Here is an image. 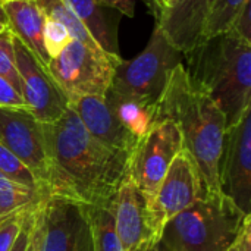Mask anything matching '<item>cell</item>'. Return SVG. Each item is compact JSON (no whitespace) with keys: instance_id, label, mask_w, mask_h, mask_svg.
Instances as JSON below:
<instances>
[{"instance_id":"6da1fadb","label":"cell","mask_w":251,"mask_h":251,"mask_svg":"<svg viewBox=\"0 0 251 251\" xmlns=\"http://www.w3.org/2000/svg\"><path fill=\"white\" fill-rule=\"evenodd\" d=\"M41 131L51 166L50 197L82 206L112 204L129 156L94 138L69 106L59 119L41 124Z\"/></svg>"},{"instance_id":"7a4b0ae2","label":"cell","mask_w":251,"mask_h":251,"mask_svg":"<svg viewBox=\"0 0 251 251\" xmlns=\"http://www.w3.org/2000/svg\"><path fill=\"white\" fill-rule=\"evenodd\" d=\"M176 125L185 149L199 169L204 193H222L219 162L226 132V119L218 104L193 85L184 63L178 65L168 79L159 100V121Z\"/></svg>"},{"instance_id":"3957f363","label":"cell","mask_w":251,"mask_h":251,"mask_svg":"<svg viewBox=\"0 0 251 251\" xmlns=\"http://www.w3.org/2000/svg\"><path fill=\"white\" fill-rule=\"evenodd\" d=\"M190 81L222 110L226 128L251 106V43L229 32L204 40L184 54Z\"/></svg>"},{"instance_id":"277c9868","label":"cell","mask_w":251,"mask_h":251,"mask_svg":"<svg viewBox=\"0 0 251 251\" xmlns=\"http://www.w3.org/2000/svg\"><path fill=\"white\" fill-rule=\"evenodd\" d=\"M250 222L224 193L204 194L165 225L157 251H225Z\"/></svg>"},{"instance_id":"5b68a950","label":"cell","mask_w":251,"mask_h":251,"mask_svg":"<svg viewBox=\"0 0 251 251\" xmlns=\"http://www.w3.org/2000/svg\"><path fill=\"white\" fill-rule=\"evenodd\" d=\"M184 63V54L176 50L154 26L146 49L131 60H121L109 87L110 91L159 103L171 72Z\"/></svg>"},{"instance_id":"8992f818","label":"cell","mask_w":251,"mask_h":251,"mask_svg":"<svg viewBox=\"0 0 251 251\" xmlns=\"http://www.w3.org/2000/svg\"><path fill=\"white\" fill-rule=\"evenodd\" d=\"M121 56H112L101 50H94L78 40H71L68 46L47 65V74L72 103L87 96H104L112 84L116 65Z\"/></svg>"},{"instance_id":"52a82bcc","label":"cell","mask_w":251,"mask_h":251,"mask_svg":"<svg viewBox=\"0 0 251 251\" xmlns=\"http://www.w3.org/2000/svg\"><path fill=\"white\" fill-rule=\"evenodd\" d=\"M182 150V137L171 121H159L140 140L129 156L128 175L137 188L150 200L160 185L175 156Z\"/></svg>"},{"instance_id":"ba28073f","label":"cell","mask_w":251,"mask_h":251,"mask_svg":"<svg viewBox=\"0 0 251 251\" xmlns=\"http://www.w3.org/2000/svg\"><path fill=\"white\" fill-rule=\"evenodd\" d=\"M0 143L32 172L40 187L50 194L51 166L41 124L26 109L0 107Z\"/></svg>"},{"instance_id":"9c48e42d","label":"cell","mask_w":251,"mask_h":251,"mask_svg":"<svg viewBox=\"0 0 251 251\" xmlns=\"http://www.w3.org/2000/svg\"><path fill=\"white\" fill-rule=\"evenodd\" d=\"M204 187L191 154L182 149L172 160L149 209L157 232L162 235L165 225L178 213L188 209L204 196Z\"/></svg>"},{"instance_id":"30bf717a","label":"cell","mask_w":251,"mask_h":251,"mask_svg":"<svg viewBox=\"0 0 251 251\" xmlns=\"http://www.w3.org/2000/svg\"><path fill=\"white\" fill-rule=\"evenodd\" d=\"M222 193L251 215V106L226 128L219 162Z\"/></svg>"},{"instance_id":"8fae6325","label":"cell","mask_w":251,"mask_h":251,"mask_svg":"<svg viewBox=\"0 0 251 251\" xmlns=\"http://www.w3.org/2000/svg\"><path fill=\"white\" fill-rule=\"evenodd\" d=\"M115 229L124 251H157V232L147 197L137 188L128 172L112 201Z\"/></svg>"},{"instance_id":"7c38bea8","label":"cell","mask_w":251,"mask_h":251,"mask_svg":"<svg viewBox=\"0 0 251 251\" xmlns=\"http://www.w3.org/2000/svg\"><path fill=\"white\" fill-rule=\"evenodd\" d=\"M13 50L21 81V97L26 110L40 124H50L59 119L68 107V100L56 87L47 71L43 69L37 59L15 35Z\"/></svg>"},{"instance_id":"4fadbf2b","label":"cell","mask_w":251,"mask_h":251,"mask_svg":"<svg viewBox=\"0 0 251 251\" xmlns=\"http://www.w3.org/2000/svg\"><path fill=\"white\" fill-rule=\"evenodd\" d=\"M215 0H174L159 13L156 26L182 54L203 43V31Z\"/></svg>"},{"instance_id":"5bb4252c","label":"cell","mask_w":251,"mask_h":251,"mask_svg":"<svg viewBox=\"0 0 251 251\" xmlns=\"http://www.w3.org/2000/svg\"><path fill=\"white\" fill-rule=\"evenodd\" d=\"M87 231L82 204L63 197L46 200L41 251H76Z\"/></svg>"},{"instance_id":"9a60e30c","label":"cell","mask_w":251,"mask_h":251,"mask_svg":"<svg viewBox=\"0 0 251 251\" xmlns=\"http://www.w3.org/2000/svg\"><path fill=\"white\" fill-rule=\"evenodd\" d=\"M68 106L78 115L82 125L94 138L113 150L131 156L138 140L113 115L104 97L87 96L68 103Z\"/></svg>"},{"instance_id":"2e32d148","label":"cell","mask_w":251,"mask_h":251,"mask_svg":"<svg viewBox=\"0 0 251 251\" xmlns=\"http://www.w3.org/2000/svg\"><path fill=\"white\" fill-rule=\"evenodd\" d=\"M9 31L29 50L37 62L47 71L50 62L44 47L43 29L46 16L35 0H12L3 3Z\"/></svg>"},{"instance_id":"e0dca14e","label":"cell","mask_w":251,"mask_h":251,"mask_svg":"<svg viewBox=\"0 0 251 251\" xmlns=\"http://www.w3.org/2000/svg\"><path fill=\"white\" fill-rule=\"evenodd\" d=\"M103 97L113 115L138 140V143L159 122V103L122 96L110 90H107Z\"/></svg>"},{"instance_id":"ac0fdd59","label":"cell","mask_w":251,"mask_h":251,"mask_svg":"<svg viewBox=\"0 0 251 251\" xmlns=\"http://www.w3.org/2000/svg\"><path fill=\"white\" fill-rule=\"evenodd\" d=\"M78 21L85 26L94 41L103 51L112 56H121L115 29L107 22L100 4L96 0H62Z\"/></svg>"},{"instance_id":"d6986e66","label":"cell","mask_w":251,"mask_h":251,"mask_svg":"<svg viewBox=\"0 0 251 251\" xmlns=\"http://www.w3.org/2000/svg\"><path fill=\"white\" fill-rule=\"evenodd\" d=\"M90 229L93 251H124L113 221L112 204L82 206Z\"/></svg>"},{"instance_id":"ffe728a7","label":"cell","mask_w":251,"mask_h":251,"mask_svg":"<svg viewBox=\"0 0 251 251\" xmlns=\"http://www.w3.org/2000/svg\"><path fill=\"white\" fill-rule=\"evenodd\" d=\"M50 197L43 190H32L16 184L0 174V222L12 213L38 204Z\"/></svg>"},{"instance_id":"44dd1931","label":"cell","mask_w":251,"mask_h":251,"mask_svg":"<svg viewBox=\"0 0 251 251\" xmlns=\"http://www.w3.org/2000/svg\"><path fill=\"white\" fill-rule=\"evenodd\" d=\"M40 10L44 16L60 22L69 32L74 40H78L94 50H101L100 46L94 41L85 26L78 21V18L71 12V9L62 0H35ZM103 51V50H101ZM106 53V51H104Z\"/></svg>"},{"instance_id":"7402d4cb","label":"cell","mask_w":251,"mask_h":251,"mask_svg":"<svg viewBox=\"0 0 251 251\" xmlns=\"http://www.w3.org/2000/svg\"><path fill=\"white\" fill-rule=\"evenodd\" d=\"M246 1L247 0H215L204 25L203 41L228 32Z\"/></svg>"},{"instance_id":"603a6c76","label":"cell","mask_w":251,"mask_h":251,"mask_svg":"<svg viewBox=\"0 0 251 251\" xmlns=\"http://www.w3.org/2000/svg\"><path fill=\"white\" fill-rule=\"evenodd\" d=\"M0 174L24 187L32 190H43L38 181L35 179V176L32 175V172L7 147H4L3 143H0Z\"/></svg>"},{"instance_id":"cb8c5ba5","label":"cell","mask_w":251,"mask_h":251,"mask_svg":"<svg viewBox=\"0 0 251 251\" xmlns=\"http://www.w3.org/2000/svg\"><path fill=\"white\" fill-rule=\"evenodd\" d=\"M0 76L21 94V81L13 50V35L10 31L0 34Z\"/></svg>"},{"instance_id":"d4e9b609","label":"cell","mask_w":251,"mask_h":251,"mask_svg":"<svg viewBox=\"0 0 251 251\" xmlns=\"http://www.w3.org/2000/svg\"><path fill=\"white\" fill-rule=\"evenodd\" d=\"M43 40H44V47L49 54V59H53L68 46L72 37L69 35L68 29L60 22L46 16Z\"/></svg>"},{"instance_id":"484cf974","label":"cell","mask_w":251,"mask_h":251,"mask_svg":"<svg viewBox=\"0 0 251 251\" xmlns=\"http://www.w3.org/2000/svg\"><path fill=\"white\" fill-rule=\"evenodd\" d=\"M50 199V197H49ZM46 201V200H44ZM43 203V201H41ZM40 204V203H38ZM38 204H34V206H29L26 209H22V210H18L15 213H12L10 216H7L4 221L0 222V251H10L15 240H16V235L19 234L26 216L29 215V212L32 209H35Z\"/></svg>"},{"instance_id":"4316f807","label":"cell","mask_w":251,"mask_h":251,"mask_svg":"<svg viewBox=\"0 0 251 251\" xmlns=\"http://www.w3.org/2000/svg\"><path fill=\"white\" fill-rule=\"evenodd\" d=\"M251 0H247L241 9V12L238 13V16L235 18V21L232 22L231 28H229V34L251 43Z\"/></svg>"},{"instance_id":"83f0119b","label":"cell","mask_w":251,"mask_h":251,"mask_svg":"<svg viewBox=\"0 0 251 251\" xmlns=\"http://www.w3.org/2000/svg\"><path fill=\"white\" fill-rule=\"evenodd\" d=\"M44 203L46 201H43L35 210L31 232H29V240H28L25 251H41L43 232H44Z\"/></svg>"},{"instance_id":"f1b7e54d","label":"cell","mask_w":251,"mask_h":251,"mask_svg":"<svg viewBox=\"0 0 251 251\" xmlns=\"http://www.w3.org/2000/svg\"><path fill=\"white\" fill-rule=\"evenodd\" d=\"M0 107L26 109L21 94L1 76H0Z\"/></svg>"},{"instance_id":"f546056e","label":"cell","mask_w":251,"mask_h":251,"mask_svg":"<svg viewBox=\"0 0 251 251\" xmlns=\"http://www.w3.org/2000/svg\"><path fill=\"white\" fill-rule=\"evenodd\" d=\"M40 204H41V203H40ZM40 204H38V206H40ZM38 206H37L35 209H32V210L29 212V215L26 216V219H25V222H24V225H22L19 234L16 235V240H15V243H13L10 251H25L26 244H28V240H29V232H31V226H32V221H34V215H35V210L38 209Z\"/></svg>"},{"instance_id":"4dcf8cb0","label":"cell","mask_w":251,"mask_h":251,"mask_svg":"<svg viewBox=\"0 0 251 251\" xmlns=\"http://www.w3.org/2000/svg\"><path fill=\"white\" fill-rule=\"evenodd\" d=\"M100 6H109L116 10H119L122 15H126L132 18L135 15V4L137 0H96ZM150 3V0H146Z\"/></svg>"},{"instance_id":"1f68e13d","label":"cell","mask_w":251,"mask_h":251,"mask_svg":"<svg viewBox=\"0 0 251 251\" xmlns=\"http://www.w3.org/2000/svg\"><path fill=\"white\" fill-rule=\"evenodd\" d=\"M225 251H251V222L244 226L238 238Z\"/></svg>"},{"instance_id":"d6a6232c","label":"cell","mask_w":251,"mask_h":251,"mask_svg":"<svg viewBox=\"0 0 251 251\" xmlns=\"http://www.w3.org/2000/svg\"><path fill=\"white\" fill-rule=\"evenodd\" d=\"M76 251H93L91 250V238H90V229L84 234V237L81 238Z\"/></svg>"},{"instance_id":"836d02e7","label":"cell","mask_w":251,"mask_h":251,"mask_svg":"<svg viewBox=\"0 0 251 251\" xmlns=\"http://www.w3.org/2000/svg\"><path fill=\"white\" fill-rule=\"evenodd\" d=\"M150 3L159 10V13L160 12H163V10H166L172 3H174V0H150Z\"/></svg>"},{"instance_id":"e575fe53","label":"cell","mask_w":251,"mask_h":251,"mask_svg":"<svg viewBox=\"0 0 251 251\" xmlns=\"http://www.w3.org/2000/svg\"><path fill=\"white\" fill-rule=\"evenodd\" d=\"M0 22H4V24H7L6 13H4V10H3V3H1V1H0Z\"/></svg>"},{"instance_id":"d590c367","label":"cell","mask_w":251,"mask_h":251,"mask_svg":"<svg viewBox=\"0 0 251 251\" xmlns=\"http://www.w3.org/2000/svg\"><path fill=\"white\" fill-rule=\"evenodd\" d=\"M6 31H9V26H7V24H4V22H0V34H3V32H6Z\"/></svg>"},{"instance_id":"8d00e7d4","label":"cell","mask_w":251,"mask_h":251,"mask_svg":"<svg viewBox=\"0 0 251 251\" xmlns=\"http://www.w3.org/2000/svg\"><path fill=\"white\" fill-rule=\"evenodd\" d=\"M1 3H4V1H12V0H0Z\"/></svg>"}]
</instances>
